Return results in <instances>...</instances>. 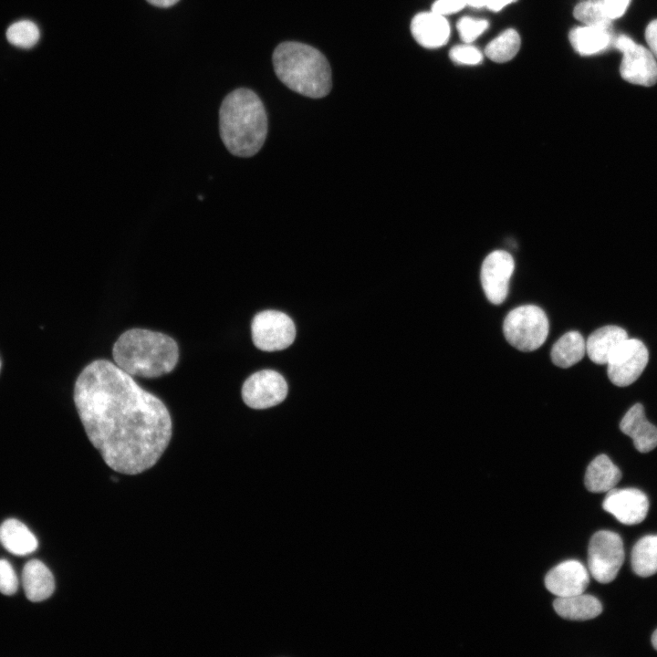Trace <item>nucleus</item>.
I'll return each instance as SVG.
<instances>
[{
  "mask_svg": "<svg viewBox=\"0 0 657 657\" xmlns=\"http://www.w3.org/2000/svg\"><path fill=\"white\" fill-rule=\"evenodd\" d=\"M652 643L655 650H657V630L653 632L652 636Z\"/></svg>",
  "mask_w": 657,
  "mask_h": 657,
  "instance_id": "obj_36",
  "label": "nucleus"
},
{
  "mask_svg": "<svg viewBox=\"0 0 657 657\" xmlns=\"http://www.w3.org/2000/svg\"><path fill=\"white\" fill-rule=\"evenodd\" d=\"M620 478V469L606 454H600L588 465L584 482L589 491L602 493L613 489Z\"/></svg>",
  "mask_w": 657,
  "mask_h": 657,
  "instance_id": "obj_20",
  "label": "nucleus"
},
{
  "mask_svg": "<svg viewBox=\"0 0 657 657\" xmlns=\"http://www.w3.org/2000/svg\"><path fill=\"white\" fill-rule=\"evenodd\" d=\"M574 17L585 26L611 30L612 19L609 16L601 0H588L578 4L573 10Z\"/></svg>",
  "mask_w": 657,
  "mask_h": 657,
  "instance_id": "obj_25",
  "label": "nucleus"
},
{
  "mask_svg": "<svg viewBox=\"0 0 657 657\" xmlns=\"http://www.w3.org/2000/svg\"><path fill=\"white\" fill-rule=\"evenodd\" d=\"M74 402L89 440L115 472L150 469L170 443L172 424L165 404L107 360L83 369Z\"/></svg>",
  "mask_w": 657,
  "mask_h": 657,
  "instance_id": "obj_1",
  "label": "nucleus"
},
{
  "mask_svg": "<svg viewBox=\"0 0 657 657\" xmlns=\"http://www.w3.org/2000/svg\"><path fill=\"white\" fill-rule=\"evenodd\" d=\"M465 5V0H436L432 5V11L444 16L456 13Z\"/></svg>",
  "mask_w": 657,
  "mask_h": 657,
  "instance_id": "obj_30",
  "label": "nucleus"
},
{
  "mask_svg": "<svg viewBox=\"0 0 657 657\" xmlns=\"http://www.w3.org/2000/svg\"><path fill=\"white\" fill-rule=\"evenodd\" d=\"M649 360L646 346L637 339H626L607 362L608 377L616 386L633 383L644 370Z\"/></svg>",
  "mask_w": 657,
  "mask_h": 657,
  "instance_id": "obj_9",
  "label": "nucleus"
},
{
  "mask_svg": "<svg viewBox=\"0 0 657 657\" xmlns=\"http://www.w3.org/2000/svg\"><path fill=\"white\" fill-rule=\"evenodd\" d=\"M115 363L130 376L156 378L171 372L179 359L175 340L168 335L144 328L122 333L113 345Z\"/></svg>",
  "mask_w": 657,
  "mask_h": 657,
  "instance_id": "obj_3",
  "label": "nucleus"
},
{
  "mask_svg": "<svg viewBox=\"0 0 657 657\" xmlns=\"http://www.w3.org/2000/svg\"><path fill=\"white\" fill-rule=\"evenodd\" d=\"M612 44L622 53L620 73L625 81L644 87L657 83V62L651 50L622 34Z\"/></svg>",
  "mask_w": 657,
  "mask_h": 657,
  "instance_id": "obj_7",
  "label": "nucleus"
},
{
  "mask_svg": "<svg viewBox=\"0 0 657 657\" xmlns=\"http://www.w3.org/2000/svg\"><path fill=\"white\" fill-rule=\"evenodd\" d=\"M631 567L641 577L657 572V535L645 536L637 541L631 551Z\"/></svg>",
  "mask_w": 657,
  "mask_h": 657,
  "instance_id": "obj_23",
  "label": "nucleus"
},
{
  "mask_svg": "<svg viewBox=\"0 0 657 657\" xmlns=\"http://www.w3.org/2000/svg\"><path fill=\"white\" fill-rule=\"evenodd\" d=\"M22 585L30 601L48 599L55 590V579L50 569L40 560H29L22 571Z\"/></svg>",
  "mask_w": 657,
  "mask_h": 657,
  "instance_id": "obj_16",
  "label": "nucleus"
},
{
  "mask_svg": "<svg viewBox=\"0 0 657 657\" xmlns=\"http://www.w3.org/2000/svg\"><path fill=\"white\" fill-rule=\"evenodd\" d=\"M645 40L657 58V19L652 20L645 28Z\"/></svg>",
  "mask_w": 657,
  "mask_h": 657,
  "instance_id": "obj_32",
  "label": "nucleus"
},
{
  "mask_svg": "<svg viewBox=\"0 0 657 657\" xmlns=\"http://www.w3.org/2000/svg\"><path fill=\"white\" fill-rule=\"evenodd\" d=\"M602 506L620 523L636 525L644 520L649 510V501L646 495L636 488L611 489Z\"/></svg>",
  "mask_w": 657,
  "mask_h": 657,
  "instance_id": "obj_12",
  "label": "nucleus"
},
{
  "mask_svg": "<svg viewBox=\"0 0 657 657\" xmlns=\"http://www.w3.org/2000/svg\"><path fill=\"white\" fill-rule=\"evenodd\" d=\"M488 27V21L470 16L461 17L456 25L459 36L465 44L474 41Z\"/></svg>",
  "mask_w": 657,
  "mask_h": 657,
  "instance_id": "obj_27",
  "label": "nucleus"
},
{
  "mask_svg": "<svg viewBox=\"0 0 657 657\" xmlns=\"http://www.w3.org/2000/svg\"><path fill=\"white\" fill-rule=\"evenodd\" d=\"M517 0H488L486 7L494 12H498L509 4L515 3Z\"/></svg>",
  "mask_w": 657,
  "mask_h": 657,
  "instance_id": "obj_33",
  "label": "nucleus"
},
{
  "mask_svg": "<svg viewBox=\"0 0 657 657\" xmlns=\"http://www.w3.org/2000/svg\"><path fill=\"white\" fill-rule=\"evenodd\" d=\"M39 29L35 23L22 20L12 24L6 30V38L14 46L29 48L39 38Z\"/></svg>",
  "mask_w": 657,
  "mask_h": 657,
  "instance_id": "obj_26",
  "label": "nucleus"
},
{
  "mask_svg": "<svg viewBox=\"0 0 657 657\" xmlns=\"http://www.w3.org/2000/svg\"><path fill=\"white\" fill-rule=\"evenodd\" d=\"M568 39L576 52L581 56H590L608 48L614 37L611 30L584 25L573 28Z\"/></svg>",
  "mask_w": 657,
  "mask_h": 657,
  "instance_id": "obj_21",
  "label": "nucleus"
},
{
  "mask_svg": "<svg viewBox=\"0 0 657 657\" xmlns=\"http://www.w3.org/2000/svg\"><path fill=\"white\" fill-rule=\"evenodd\" d=\"M553 607L562 618L572 620H587L599 616L602 611L600 601L589 594L558 597Z\"/></svg>",
  "mask_w": 657,
  "mask_h": 657,
  "instance_id": "obj_19",
  "label": "nucleus"
},
{
  "mask_svg": "<svg viewBox=\"0 0 657 657\" xmlns=\"http://www.w3.org/2000/svg\"><path fill=\"white\" fill-rule=\"evenodd\" d=\"M514 269V259L506 251H493L485 258L481 267V283L491 303L499 305L505 301Z\"/></svg>",
  "mask_w": 657,
  "mask_h": 657,
  "instance_id": "obj_11",
  "label": "nucleus"
},
{
  "mask_svg": "<svg viewBox=\"0 0 657 657\" xmlns=\"http://www.w3.org/2000/svg\"><path fill=\"white\" fill-rule=\"evenodd\" d=\"M0 368H1V362H0Z\"/></svg>",
  "mask_w": 657,
  "mask_h": 657,
  "instance_id": "obj_37",
  "label": "nucleus"
},
{
  "mask_svg": "<svg viewBox=\"0 0 657 657\" xmlns=\"http://www.w3.org/2000/svg\"><path fill=\"white\" fill-rule=\"evenodd\" d=\"M548 328L545 311L534 305L512 309L503 323L506 339L521 351H533L542 346L548 335Z\"/></svg>",
  "mask_w": 657,
  "mask_h": 657,
  "instance_id": "obj_5",
  "label": "nucleus"
},
{
  "mask_svg": "<svg viewBox=\"0 0 657 657\" xmlns=\"http://www.w3.org/2000/svg\"><path fill=\"white\" fill-rule=\"evenodd\" d=\"M465 1H466V5L473 6V7L479 8V7L486 6L488 0H465Z\"/></svg>",
  "mask_w": 657,
  "mask_h": 657,
  "instance_id": "obj_35",
  "label": "nucleus"
},
{
  "mask_svg": "<svg viewBox=\"0 0 657 657\" xmlns=\"http://www.w3.org/2000/svg\"><path fill=\"white\" fill-rule=\"evenodd\" d=\"M251 330L255 346L265 351L284 349L293 343L296 337L292 319L276 310H265L256 314Z\"/></svg>",
  "mask_w": 657,
  "mask_h": 657,
  "instance_id": "obj_8",
  "label": "nucleus"
},
{
  "mask_svg": "<svg viewBox=\"0 0 657 657\" xmlns=\"http://www.w3.org/2000/svg\"><path fill=\"white\" fill-rule=\"evenodd\" d=\"M18 589V579L11 563L0 558V592L5 595H13Z\"/></svg>",
  "mask_w": 657,
  "mask_h": 657,
  "instance_id": "obj_29",
  "label": "nucleus"
},
{
  "mask_svg": "<svg viewBox=\"0 0 657 657\" xmlns=\"http://www.w3.org/2000/svg\"><path fill=\"white\" fill-rule=\"evenodd\" d=\"M623 561V543L617 533L601 530L592 536L588 549V565L597 581L603 584L612 581Z\"/></svg>",
  "mask_w": 657,
  "mask_h": 657,
  "instance_id": "obj_6",
  "label": "nucleus"
},
{
  "mask_svg": "<svg viewBox=\"0 0 657 657\" xmlns=\"http://www.w3.org/2000/svg\"><path fill=\"white\" fill-rule=\"evenodd\" d=\"M620 428L632 439L634 447L641 453H648L657 446V427L646 419L641 403L628 410L620 422Z\"/></svg>",
  "mask_w": 657,
  "mask_h": 657,
  "instance_id": "obj_15",
  "label": "nucleus"
},
{
  "mask_svg": "<svg viewBox=\"0 0 657 657\" xmlns=\"http://www.w3.org/2000/svg\"><path fill=\"white\" fill-rule=\"evenodd\" d=\"M0 542L8 552L16 556L29 555L38 546L36 536L16 518L6 519L1 524Z\"/></svg>",
  "mask_w": 657,
  "mask_h": 657,
  "instance_id": "obj_18",
  "label": "nucleus"
},
{
  "mask_svg": "<svg viewBox=\"0 0 657 657\" xmlns=\"http://www.w3.org/2000/svg\"><path fill=\"white\" fill-rule=\"evenodd\" d=\"M589 582V572L582 563L570 559L550 569L545 578L546 588L557 597L583 593Z\"/></svg>",
  "mask_w": 657,
  "mask_h": 657,
  "instance_id": "obj_13",
  "label": "nucleus"
},
{
  "mask_svg": "<svg viewBox=\"0 0 657 657\" xmlns=\"http://www.w3.org/2000/svg\"><path fill=\"white\" fill-rule=\"evenodd\" d=\"M449 57L452 61L462 65H477L483 60L482 53L470 45H459L451 48Z\"/></svg>",
  "mask_w": 657,
  "mask_h": 657,
  "instance_id": "obj_28",
  "label": "nucleus"
},
{
  "mask_svg": "<svg viewBox=\"0 0 657 657\" xmlns=\"http://www.w3.org/2000/svg\"><path fill=\"white\" fill-rule=\"evenodd\" d=\"M609 16L614 20L622 16L631 0H601Z\"/></svg>",
  "mask_w": 657,
  "mask_h": 657,
  "instance_id": "obj_31",
  "label": "nucleus"
},
{
  "mask_svg": "<svg viewBox=\"0 0 657 657\" xmlns=\"http://www.w3.org/2000/svg\"><path fill=\"white\" fill-rule=\"evenodd\" d=\"M411 32L422 47L437 48L447 43L450 26L443 15L433 11L422 12L412 19Z\"/></svg>",
  "mask_w": 657,
  "mask_h": 657,
  "instance_id": "obj_14",
  "label": "nucleus"
},
{
  "mask_svg": "<svg viewBox=\"0 0 657 657\" xmlns=\"http://www.w3.org/2000/svg\"><path fill=\"white\" fill-rule=\"evenodd\" d=\"M521 39L518 33L508 28L487 44L485 53L487 57L497 63L511 60L519 51Z\"/></svg>",
  "mask_w": 657,
  "mask_h": 657,
  "instance_id": "obj_24",
  "label": "nucleus"
},
{
  "mask_svg": "<svg viewBox=\"0 0 657 657\" xmlns=\"http://www.w3.org/2000/svg\"><path fill=\"white\" fill-rule=\"evenodd\" d=\"M277 78L290 89L301 95L319 99L331 89V70L325 56L311 46L287 41L273 53Z\"/></svg>",
  "mask_w": 657,
  "mask_h": 657,
  "instance_id": "obj_4",
  "label": "nucleus"
},
{
  "mask_svg": "<svg viewBox=\"0 0 657 657\" xmlns=\"http://www.w3.org/2000/svg\"><path fill=\"white\" fill-rule=\"evenodd\" d=\"M222 141L239 157H251L262 148L267 134V116L260 98L247 89H237L223 100L219 111Z\"/></svg>",
  "mask_w": 657,
  "mask_h": 657,
  "instance_id": "obj_2",
  "label": "nucleus"
},
{
  "mask_svg": "<svg viewBox=\"0 0 657 657\" xmlns=\"http://www.w3.org/2000/svg\"><path fill=\"white\" fill-rule=\"evenodd\" d=\"M626 339H628L627 332L620 327L614 325L601 327L588 338L586 352L591 361L605 365L613 351Z\"/></svg>",
  "mask_w": 657,
  "mask_h": 657,
  "instance_id": "obj_17",
  "label": "nucleus"
},
{
  "mask_svg": "<svg viewBox=\"0 0 657 657\" xmlns=\"http://www.w3.org/2000/svg\"><path fill=\"white\" fill-rule=\"evenodd\" d=\"M179 0H147L150 4L160 6V7H169L173 5H175Z\"/></svg>",
  "mask_w": 657,
  "mask_h": 657,
  "instance_id": "obj_34",
  "label": "nucleus"
},
{
  "mask_svg": "<svg viewBox=\"0 0 657 657\" xmlns=\"http://www.w3.org/2000/svg\"><path fill=\"white\" fill-rule=\"evenodd\" d=\"M586 353V341L578 331L562 335L552 346V362L559 368H568L579 362Z\"/></svg>",
  "mask_w": 657,
  "mask_h": 657,
  "instance_id": "obj_22",
  "label": "nucleus"
},
{
  "mask_svg": "<svg viewBox=\"0 0 657 657\" xmlns=\"http://www.w3.org/2000/svg\"><path fill=\"white\" fill-rule=\"evenodd\" d=\"M287 394L284 377L270 370L257 371L248 377L242 387V398L253 409H266L277 405Z\"/></svg>",
  "mask_w": 657,
  "mask_h": 657,
  "instance_id": "obj_10",
  "label": "nucleus"
}]
</instances>
